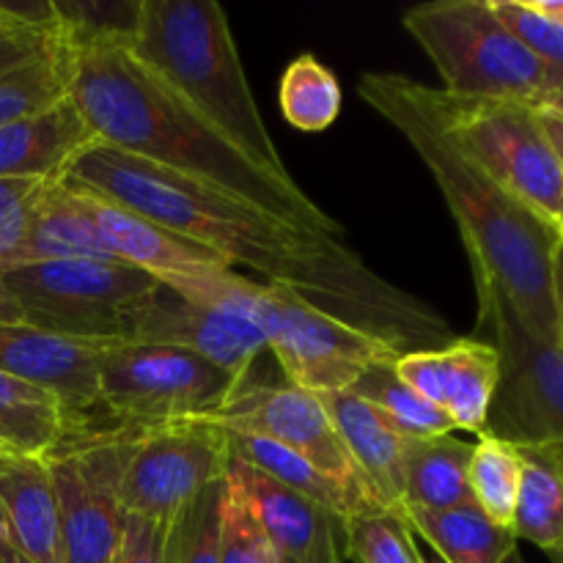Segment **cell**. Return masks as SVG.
Returning <instances> with one entry per match:
<instances>
[{"label":"cell","instance_id":"11","mask_svg":"<svg viewBox=\"0 0 563 563\" xmlns=\"http://www.w3.org/2000/svg\"><path fill=\"white\" fill-rule=\"evenodd\" d=\"M229 465L225 438L214 423L179 421L132 432L121 500L124 511L154 520H179L181 511Z\"/></svg>","mask_w":563,"mask_h":563},{"label":"cell","instance_id":"47","mask_svg":"<svg viewBox=\"0 0 563 563\" xmlns=\"http://www.w3.org/2000/svg\"><path fill=\"white\" fill-rule=\"evenodd\" d=\"M504 563H526V559H522L520 550H515V553H509V559H506Z\"/></svg>","mask_w":563,"mask_h":563},{"label":"cell","instance_id":"45","mask_svg":"<svg viewBox=\"0 0 563 563\" xmlns=\"http://www.w3.org/2000/svg\"><path fill=\"white\" fill-rule=\"evenodd\" d=\"M548 555H550V561H553V563H563V539H561L559 548H555L553 553H548Z\"/></svg>","mask_w":563,"mask_h":563},{"label":"cell","instance_id":"7","mask_svg":"<svg viewBox=\"0 0 563 563\" xmlns=\"http://www.w3.org/2000/svg\"><path fill=\"white\" fill-rule=\"evenodd\" d=\"M25 324L80 341H119L126 317L159 280L124 262L69 258L5 269Z\"/></svg>","mask_w":563,"mask_h":563},{"label":"cell","instance_id":"22","mask_svg":"<svg viewBox=\"0 0 563 563\" xmlns=\"http://www.w3.org/2000/svg\"><path fill=\"white\" fill-rule=\"evenodd\" d=\"M69 258H104V262H119L108 253L97 231L86 220V214L77 207L75 196L60 185L58 179L47 181L33 203L27 231L22 236L20 247L9 258L0 273L22 264L38 262H69Z\"/></svg>","mask_w":563,"mask_h":563},{"label":"cell","instance_id":"15","mask_svg":"<svg viewBox=\"0 0 563 563\" xmlns=\"http://www.w3.org/2000/svg\"><path fill=\"white\" fill-rule=\"evenodd\" d=\"M60 185L75 196L77 207L86 214L110 256L130 267L143 269L157 280L190 278V275L212 273V269H234L209 247L185 240L132 209L119 207V203L91 190H82V187L66 185V181Z\"/></svg>","mask_w":563,"mask_h":563},{"label":"cell","instance_id":"20","mask_svg":"<svg viewBox=\"0 0 563 563\" xmlns=\"http://www.w3.org/2000/svg\"><path fill=\"white\" fill-rule=\"evenodd\" d=\"M97 135L71 99L0 130V179L55 181Z\"/></svg>","mask_w":563,"mask_h":563},{"label":"cell","instance_id":"29","mask_svg":"<svg viewBox=\"0 0 563 563\" xmlns=\"http://www.w3.org/2000/svg\"><path fill=\"white\" fill-rule=\"evenodd\" d=\"M522 454L517 445L482 432L478 443H473L471 465H467V484H471L473 504L495 522L511 531L515 522L517 493H520Z\"/></svg>","mask_w":563,"mask_h":563},{"label":"cell","instance_id":"3","mask_svg":"<svg viewBox=\"0 0 563 563\" xmlns=\"http://www.w3.org/2000/svg\"><path fill=\"white\" fill-rule=\"evenodd\" d=\"M357 93L405 135L434 176L460 225L476 286L498 291L533 335L559 341L553 306L559 225L476 168L412 102L407 75L366 71L357 80Z\"/></svg>","mask_w":563,"mask_h":563},{"label":"cell","instance_id":"39","mask_svg":"<svg viewBox=\"0 0 563 563\" xmlns=\"http://www.w3.org/2000/svg\"><path fill=\"white\" fill-rule=\"evenodd\" d=\"M537 110H539V119H542L544 132H548L550 143H553L555 154H559V159L563 165V121L559 119V115L550 113V110H542V108H537Z\"/></svg>","mask_w":563,"mask_h":563},{"label":"cell","instance_id":"10","mask_svg":"<svg viewBox=\"0 0 563 563\" xmlns=\"http://www.w3.org/2000/svg\"><path fill=\"white\" fill-rule=\"evenodd\" d=\"M135 429L71 438L47 456L60 517L64 563H119L124 533V478Z\"/></svg>","mask_w":563,"mask_h":563},{"label":"cell","instance_id":"38","mask_svg":"<svg viewBox=\"0 0 563 563\" xmlns=\"http://www.w3.org/2000/svg\"><path fill=\"white\" fill-rule=\"evenodd\" d=\"M553 306H555V328H559V341L563 346V236L555 247L553 258Z\"/></svg>","mask_w":563,"mask_h":563},{"label":"cell","instance_id":"19","mask_svg":"<svg viewBox=\"0 0 563 563\" xmlns=\"http://www.w3.org/2000/svg\"><path fill=\"white\" fill-rule=\"evenodd\" d=\"M225 484L245 504L258 528L267 533L278 561L302 563L311 555L324 528H330L333 522H344L313 506L295 489L269 478L267 473L240 460H231V456L225 465Z\"/></svg>","mask_w":563,"mask_h":563},{"label":"cell","instance_id":"23","mask_svg":"<svg viewBox=\"0 0 563 563\" xmlns=\"http://www.w3.org/2000/svg\"><path fill=\"white\" fill-rule=\"evenodd\" d=\"M77 429L58 396L0 372V454L49 456Z\"/></svg>","mask_w":563,"mask_h":563},{"label":"cell","instance_id":"17","mask_svg":"<svg viewBox=\"0 0 563 563\" xmlns=\"http://www.w3.org/2000/svg\"><path fill=\"white\" fill-rule=\"evenodd\" d=\"M0 537L31 563H64L47 456L0 454Z\"/></svg>","mask_w":563,"mask_h":563},{"label":"cell","instance_id":"37","mask_svg":"<svg viewBox=\"0 0 563 563\" xmlns=\"http://www.w3.org/2000/svg\"><path fill=\"white\" fill-rule=\"evenodd\" d=\"M174 526L176 520H154V517H141L126 511L119 563H170Z\"/></svg>","mask_w":563,"mask_h":563},{"label":"cell","instance_id":"30","mask_svg":"<svg viewBox=\"0 0 563 563\" xmlns=\"http://www.w3.org/2000/svg\"><path fill=\"white\" fill-rule=\"evenodd\" d=\"M350 390L366 399L372 407H377L407 440L443 438V434L456 432L445 412L429 405L410 385L401 383L394 363H379V366L368 368Z\"/></svg>","mask_w":563,"mask_h":563},{"label":"cell","instance_id":"33","mask_svg":"<svg viewBox=\"0 0 563 563\" xmlns=\"http://www.w3.org/2000/svg\"><path fill=\"white\" fill-rule=\"evenodd\" d=\"M506 31L548 69L553 86H563V27L531 9L528 0H489Z\"/></svg>","mask_w":563,"mask_h":563},{"label":"cell","instance_id":"31","mask_svg":"<svg viewBox=\"0 0 563 563\" xmlns=\"http://www.w3.org/2000/svg\"><path fill=\"white\" fill-rule=\"evenodd\" d=\"M344 559L352 563H427L407 515L374 509L344 520Z\"/></svg>","mask_w":563,"mask_h":563},{"label":"cell","instance_id":"16","mask_svg":"<svg viewBox=\"0 0 563 563\" xmlns=\"http://www.w3.org/2000/svg\"><path fill=\"white\" fill-rule=\"evenodd\" d=\"M102 344L66 339L25 322H0V372L49 390L82 421L86 412L99 407L97 357Z\"/></svg>","mask_w":563,"mask_h":563},{"label":"cell","instance_id":"42","mask_svg":"<svg viewBox=\"0 0 563 563\" xmlns=\"http://www.w3.org/2000/svg\"><path fill=\"white\" fill-rule=\"evenodd\" d=\"M537 108L542 110H550L553 115H559L563 121V86H553L548 93L542 97V102L537 104Z\"/></svg>","mask_w":563,"mask_h":563},{"label":"cell","instance_id":"43","mask_svg":"<svg viewBox=\"0 0 563 563\" xmlns=\"http://www.w3.org/2000/svg\"><path fill=\"white\" fill-rule=\"evenodd\" d=\"M0 563H31V561H27L25 555L16 553V550L11 548L3 537H0Z\"/></svg>","mask_w":563,"mask_h":563},{"label":"cell","instance_id":"36","mask_svg":"<svg viewBox=\"0 0 563 563\" xmlns=\"http://www.w3.org/2000/svg\"><path fill=\"white\" fill-rule=\"evenodd\" d=\"M47 181L0 179V269L9 264L27 231L33 203Z\"/></svg>","mask_w":563,"mask_h":563},{"label":"cell","instance_id":"24","mask_svg":"<svg viewBox=\"0 0 563 563\" xmlns=\"http://www.w3.org/2000/svg\"><path fill=\"white\" fill-rule=\"evenodd\" d=\"M473 445L451 434L410 440L405 451V509L445 511L473 504L467 465Z\"/></svg>","mask_w":563,"mask_h":563},{"label":"cell","instance_id":"26","mask_svg":"<svg viewBox=\"0 0 563 563\" xmlns=\"http://www.w3.org/2000/svg\"><path fill=\"white\" fill-rule=\"evenodd\" d=\"M69 99V55H66V11L60 9V27L53 42L0 75V130L27 115L44 113Z\"/></svg>","mask_w":563,"mask_h":563},{"label":"cell","instance_id":"21","mask_svg":"<svg viewBox=\"0 0 563 563\" xmlns=\"http://www.w3.org/2000/svg\"><path fill=\"white\" fill-rule=\"evenodd\" d=\"M220 432H223L231 460H240L245 465L256 467V471L267 473L269 478L300 493L302 498H308L313 506L339 517V520H350V517L363 515V511L385 509L379 500L344 487V484L330 478L328 473H322L311 462L302 460L300 454L275 443V440L258 438V434L229 432V429H220Z\"/></svg>","mask_w":563,"mask_h":563},{"label":"cell","instance_id":"5","mask_svg":"<svg viewBox=\"0 0 563 563\" xmlns=\"http://www.w3.org/2000/svg\"><path fill=\"white\" fill-rule=\"evenodd\" d=\"M407 91L476 168L555 223L563 165L533 104L454 97L412 77H407Z\"/></svg>","mask_w":563,"mask_h":563},{"label":"cell","instance_id":"6","mask_svg":"<svg viewBox=\"0 0 563 563\" xmlns=\"http://www.w3.org/2000/svg\"><path fill=\"white\" fill-rule=\"evenodd\" d=\"M405 31L429 55L443 91L537 108L553 88L548 69L506 31L489 0H432L405 11Z\"/></svg>","mask_w":563,"mask_h":563},{"label":"cell","instance_id":"1","mask_svg":"<svg viewBox=\"0 0 563 563\" xmlns=\"http://www.w3.org/2000/svg\"><path fill=\"white\" fill-rule=\"evenodd\" d=\"M60 181L209 247L231 267H251L264 284L295 289L322 311L401 352L438 350L454 341L449 322L432 306L374 273L344 240L302 229L207 181L159 168L102 141L82 148Z\"/></svg>","mask_w":563,"mask_h":563},{"label":"cell","instance_id":"18","mask_svg":"<svg viewBox=\"0 0 563 563\" xmlns=\"http://www.w3.org/2000/svg\"><path fill=\"white\" fill-rule=\"evenodd\" d=\"M330 412L335 432L344 440L352 462L368 487L388 509H405V451L410 440L377 410L352 390L319 396Z\"/></svg>","mask_w":563,"mask_h":563},{"label":"cell","instance_id":"40","mask_svg":"<svg viewBox=\"0 0 563 563\" xmlns=\"http://www.w3.org/2000/svg\"><path fill=\"white\" fill-rule=\"evenodd\" d=\"M0 322L3 324H16V322H25L22 319V311L20 306H16L14 295L9 291V286H5L3 275H0Z\"/></svg>","mask_w":563,"mask_h":563},{"label":"cell","instance_id":"2","mask_svg":"<svg viewBox=\"0 0 563 563\" xmlns=\"http://www.w3.org/2000/svg\"><path fill=\"white\" fill-rule=\"evenodd\" d=\"M69 99L97 141L174 174L207 181L308 231L344 229L295 179H278L231 146L209 121L130 55L121 25L66 14Z\"/></svg>","mask_w":563,"mask_h":563},{"label":"cell","instance_id":"46","mask_svg":"<svg viewBox=\"0 0 563 563\" xmlns=\"http://www.w3.org/2000/svg\"><path fill=\"white\" fill-rule=\"evenodd\" d=\"M555 225H559L561 236H563V192H561V203H559V218H555Z\"/></svg>","mask_w":563,"mask_h":563},{"label":"cell","instance_id":"41","mask_svg":"<svg viewBox=\"0 0 563 563\" xmlns=\"http://www.w3.org/2000/svg\"><path fill=\"white\" fill-rule=\"evenodd\" d=\"M528 3H531L533 11H539L550 22L563 27V0H528Z\"/></svg>","mask_w":563,"mask_h":563},{"label":"cell","instance_id":"32","mask_svg":"<svg viewBox=\"0 0 563 563\" xmlns=\"http://www.w3.org/2000/svg\"><path fill=\"white\" fill-rule=\"evenodd\" d=\"M223 482L203 489L176 520L170 539V563H220L223 531Z\"/></svg>","mask_w":563,"mask_h":563},{"label":"cell","instance_id":"13","mask_svg":"<svg viewBox=\"0 0 563 563\" xmlns=\"http://www.w3.org/2000/svg\"><path fill=\"white\" fill-rule=\"evenodd\" d=\"M119 341L196 352L198 357L229 374L236 385L245 383L256 357L267 352L256 324L203 302L187 300L163 284L126 317Z\"/></svg>","mask_w":563,"mask_h":563},{"label":"cell","instance_id":"44","mask_svg":"<svg viewBox=\"0 0 563 563\" xmlns=\"http://www.w3.org/2000/svg\"><path fill=\"white\" fill-rule=\"evenodd\" d=\"M22 16V9H11V5H0V27L11 25Z\"/></svg>","mask_w":563,"mask_h":563},{"label":"cell","instance_id":"25","mask_svg":"<svg viewBox=\"0 0 563 563\" xmlns=\"http://www.w3.org/2000/svg\"><path fill=\"white\" fill-rule=\"evenodd\" d=\"M412 531L445 563H504L517 550L515 533L495 526L476 504L445 511H407Z\"/></svg>","mask_w":563,"mask_h":563},{"label":"cell","instance_id":"14","mask_svg":"<svg viewBox=\"0 0 563 563\" xmlns=\"http://www.w3.org/2000/svg\"><path fill=\"white\" fill-rule=\"evenodd\" d=\"M394 368L401 383L445 412L454 429L487 432L500 379V355L489 341L454 339L438 350L405 352Z\"/></svg>","mask_w":563,"mask_h":563},{"label":"cell","instance_id":"8","mask_svg":"<svg viewBox=\"0 0 563 563\" xmlns=\"http://www.w3.org/2000/svg\"><path fill=\"white\" fill-rule=\"evenodd\" d=\"M97 368L99 407L119 418L121 429L203 421L240 388L218 366L176 346L104 341Z\"/></svg>","mask_w":563,"mask_h":563},{"label":"cell","instance_id":"34","mask_svg":"<svg viewBox=\"0 0 563 563\" xmlns=\"http://www.w3.org/2000/svg\"><path fill=\"white\" fill-rule=\"evenodd\" d=\"M220 563H280L267 533L258 528L251 511L225 484L223 531H220Z\"/></svg>","mask_w":563,"mask_h":563},{"label":"cell","instance_id":"28","mask_svg":"<svg viewBox=\"0 0 563 563\" xmlns=\"http://www.w3.org/2000/svg\"><path fill=\"white\" fill-rule=\"evenodd\" d=\"M278 104L284 119L300 132H324L339 121L344 91L339 77L317 55L302 53L284 69L278 86Z\"/></svg>","mask_w":563,"mask_h":563},{"label":"cell","instance_id":"27","mask_svg":"<svg viewBox=\"0 0 563 563\" xmlns=\"http://www.w3.org/2000/svg\"><path fill=\"white\" fill-rule=\"evenodd\" d=\"M520 454L522 476L511 533L553 553L563 539V467L542 449H520Z\"/></svg>","mask_w":563,"mask_h":563},{"label":"cell","instance_id":"9","mask_svg":"<svg viewBox=\"0 0 563 563\" xmlns=\"http://www.w3.org/2000/svg\"><path fill=\"white\" fill-rule=\"evenodd\" d=\"M476 297L478 324L493 330L500 355L487 432L517 449L548 451L563 467V346L533 335L498 291L476 286Z\"/></svg>","mask_w":563,"mask_h":563},{"label":"cell","instance_id":"12","mask_svg":"<svg viewBox=\"0 0 563 563\" xmlns=\"http://www.w3.org/2000/svg\"><path fill=\"white\" fill-rule=\"evenodd\" d=\"M229 432L258 434L275 440L289 451L300 454L330 478L341 482L355 493L379 500L366 478L352 462L344 440L335 432L330 412L324 410L317 394L295 388V385H245L242 383L229 396L218 412L203 418ZM388 509V506H385Z\"/></svg>","mask_w":563,"mask_h":563},{"label":"cell","instance_id":"4","mask_svg":"<svg viewBox=\"0 0 563 563\" xmlns=\"http://www.w3.org/2000/svg\"><path fill=\"white\" fill-rule=\"evenodd\" d=\"M132 58L190 104L231 146L278 179H291L251 91L223 5L141 0L121 25Z\"/></svg>","mask_w":563,"mask_h":563},{"label":"cell","instance_id":"35","mask_svg":"<svg viewBox=\"0 0 563 563\" xmlns=\"http://www.w3.org/2000/svg\"><path fill=\"white\" fill-rule=\"evenodd\" d=\"M60 27V5L49 3L42 11H25L11 25L0 27V75L42 53Z\"/></svg>","mask_w":563,"mask_h":563}]
</instances>
